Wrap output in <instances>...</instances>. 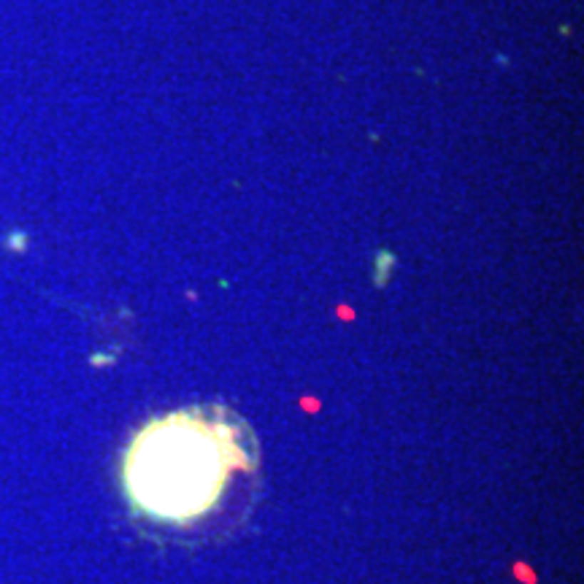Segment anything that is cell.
Here are the masks:
<instances>
[{
	"instance_id": "1",
	"label": "cell",
	"mask_w": 584,
	"mask_h": 584,
	"mask_svg": "<svg viewBox=\"0 0 584 584\" xmlns=\"http://www.w3.org/2000/svg\"><path fill=\"white\" fill-rule=\"evenodd\" d=\"M255 473V444L220 409H187L146 422L122 460V487L143 519L195 528Z\"/></svg>"
}]
</instances>
